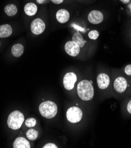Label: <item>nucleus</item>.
I'll use <instances>...</instances> for the list:
<instances>
[{
	"label": "nucleus",
	"mask_w": 131,
	"mask_h": 148,
	"mask_svg": "<svg viewBox=\"0 0 131 148\" xmlns=\"http://www.w3.org/2000/svg\"><path fill=\"white\" fill-rule=\"evenodd\" d=\"M25 125L28 127H33L36 126L37 122L36 120L34 118H29L25 121Z\"/></svg>",
	"instance_id": "obj_19"
},
{
	"label": "nucleus",
	"mask_w": 131,
	"mask_h": 148,
	"mask_svg": "<svg viewBox=\"0 0 131 148\" xmlns=\"http://www.w3.org/2000/svg\"><path fill=\"white\" fill-rule=\"evenodd\" d=\"M4 11L7 16L12 17L17 14V8L14 4H8L4 8Z\"/></svg>",
	"instance_id": "obj_17"
},
{
	"label": "nucleus",
	"mask_w": 131,
	"mask_h": 148,
	"mask_svg": "<svg viewBox=\"0 0 131 148\" xmlns=\"http://www.w3.org/2000/svg\"><path fill=\"white\" fill-rule=\"evenodd\" d=\"M64 49L67 54L72 57L77 56L80 51V46L76 42L72 40L67 41L66 43Z\"/></svg>",
	"instance_id": "obj_7"
},
{
	"label": "nucleus",
	"mask_w": 131,
	"mask_h": 148,
	"mask_svg": "<svg viewBox=\"0 0 131 148\" xmlns=\"http://www.w3.org/2000/svg\"><path fill=\"white\" fill-rule=\"evenodd\" d=\"M120 1L123 4H128L130 3V0H120Z\"/></svg>",
	"instance_id": "obj_25"
},
{
	"label": "nucleus",
	"mask_w": 131,
	"mask_h": 148,
	"mask_svg": "<svg viewBox=\"0 0 131 148\" xmlns=\"http://www.w3.org/2000/svg\"><path fill=\"white\" fill-rule=\"evenodd\" d=\"M89 21L93 24H99L104 21V16L103 13L99 10L91 11L87 17Z\"/></svg>",
	"instance_id": "obj_8"
},
{
	"label": "nucleus",
	"mask_w": 131,
	"mask_h": 148,
	"mask_svg": "<svg viewBox=\"0 0 131 148\" xmlns=\"http://www.w3.org/2000/svg\"><path fill=\"white\" fill-rule=\"evenodd\" d=\"M97 84L100 89H106L110 84V78L109 76L106 73H100L97 77Z\"/></svg>",
	"instance_id": "obj_10"
},
{
	"label": "nucleus",
	"mask_w": 131,
	"mask_h": 148,
	"mask_svg": "<svg viewBox=\"0 0 131 148\" xmlns=\"http://www.w3.org/2000/svg\"><path fill=\"white\" fill-rule=\"evenodd\" d=\"M128 8H129V11H130V13H131V3H130V4H129V5H128Z\"/></svg>",
	"instance_id": "obj_27"
},
{
	"label": "nucleus",
	"mask_w": 131,
	"mask_h": 148,
	"mask_svg": "<svg viewBox=\"0 0 131 148\" xmlns=\"http://www.w3.org/2000/svg\"><path fill=\"white\" fill-rule=\"evenodd\" d=\"M127 110L130 114H131V100L128 102L127 105Z\"/></svg>",
	"instance_id": "obj_23"
},
{
	"label": "nucleus",
	"mask_w": 131,
	"mask_h": 148,
	"mask_svg": "<svg viewBox=\"0 0 131 148\" xmlns=\"http://www.w3.org/2000/svg\"><path fill=\"white\" fill-rule=\"evenodd\" d=\"M115 90L119 93H123L128 86L127 80L123 77H118L116 78L114 82Z\"/></svg>",
	"instance_id": "obj_9"
},
{
	"label": "nucleus",
	"mask_w": 131,
	"mask_h": 148,
	"mask_svg": "<svg viewBox=\"0 0 131 148\" xmlns=\"http://www.w3.org/2000/svg\"><path fill=\"white\" fill-rule=\"evenodd\" d=\"M37 6L32 3L27 4L24 7V12L29 16H33L37 12Z\"/></svg>",
	"instance_id": "obj_14"
},
{
	"label": "nucleus",
	"mask_w": 131,
	"mask_h": 148,
	"mask_svg": "<svg viewBox=\"0 0 131 148\" xmlns=\"http://www.w3.org/2000/svg\"><path fill=\"white\" fill-rule=\"evenodd\" d=\"M24 53V47L20 44H16L11 49L12 54L16 57H20Z\"/></svg>",
	"instance_id": "obj_15"
},
{
	"label": "nucleus",
	"mask_w": 131,
	"mask_h": 148,
	"mask_svg": "<svg viewBox=\"0 0 131 148\" xmlns=\"http://www.w3.org/2000/svg\"><path fill=\"white\" fill-rule=\"evenodd\" d=\"M46 1V0H37V2L38 4H43V3H45Z\"/></svg>",
	"instance_id": "obj_26"
},
{
	"label": "nucleus",
	"mask_w": 131,
	"mask_h": 148,
	"mask_svg": "<svg viewBox=\"0 0 131 148\" xmlns=\"http://www.w3.org/2000/svg\"><path fill=\"white\" fill-rule=\"evenodd\" d=\"M125 73L126 75L131 76V64H128L125 67Z\"/></svg>",
	"instance_id": "obj_21"
},
{
	"label": "nucleus",
	"mask_w": 131,
	"mask_h": 148,
	"mask_svg": "<svg viewBox=\"0 0 131 148\" xmlns=\"http://www.w3.org/2000/svg\"><path fill=\"white\" fill-rule=\"evenodd\" d=\"M76 81L77 76L76 74L73 72H69L64 76L63 86L66 90H71L74 88Z\"/></svg>",
	"instance_id": "obj_5"
},
{
	"label": "nucleus",
	"mask_w": 131,
	"mask_h": 148,
	"mask_svg": "<svg viewBox=\"0 0 131 148\" xmlns=\"http://www.w3.org/2000/svg\"><path fill=\"white\" fill-rule=\"evenodd\" d=\"M88 36L90 39L96 40L99 36V33L97 30H92L89 33Z\"/></svg>",
	"instance_id": "obj_20"
},
{
	"label": "nucleus",
	"mask_w": 131,
	"mask_h": 148,
	"mask_svg": "<svg viewBox=\"0 0 131 148\" xmlns=\"http://www.w3.org/2000/svg\"><path fill=\"white\" fill-rule=\"evenodd\" d=\"M12 29L9 24L0 25V38H6L11 35Z\"/></svg>",
	"instance_id": "obj_13"
},
{
	"label": "nucleus",
	"mask_w": 131,
	"mask_h": 148,
	"mask_svg": "<svg viewBox=\"0 0 131 148\" xmlns=\"http://www.w3.org/2000/svg\"><path fill=\"white\" fill-rule=\"evenodd\" d=\"M70 18V13L65 9L58 10L56 13V19L60 23H66Z\"/></svg>",
	"instance_id": "obj_11"
},
{
	"label": "nucleus",
	"mask_w": 131,
	"mask_h": 148,
	"mask_svg": "<svg viewBox=\"0 0 131 148\" xmlns=\"http://www.w3.org/2000/svg\"><path fill=\"white\" fill-rule=\"evenodd\" d=\"M26 135L29 140H34L38 137V132L33 129H30L27 132Z\"/></svg>",
	"instance_id": "obj_18"
},
{
	"label": "nucleus",
	"mask_w": 131,
	"mask_h": 148,
	"mask_svg": "<svg viewBox=\"0 0 131 148\" xmlns=\"http://www.w3.org/2000/svg\"><path fill=\"white\" fill-rule=\"evenodd\" d=\"M43 148H57L58 147L56 145L53 143H49L46 145H45L43 147Z\"/></svg>",
	"instance_id": "obj_22"
},
{
	"label": "nucleus",
	"mask_w": 131,
	"mask_h": 148,
	"mask_svg": "<svg viewBox=\"0 0 131 148\" xmlns=\"http://www.w3.org/2000/svg\"><path fill=\"white\" fill-rule=\"evenodd\" d=\"M39 111L42 116L47 119H51L57 113V106L52 101H45L40 105Z\"/></svg>",
	"instance_id": "obj_2"
},
{
	"label": "nucleus",
	"mask_w": 131,
	"mask_h": 148,
	"mask_svg": "<svg viewBox=\"0 0 131 148\" xmlns=\"http://www.w3.org/2000/svg\"><path fill=\"white\" fill-rule=\"evenodd\" d=\"M72 41H75V42H76L78 45L80 46V47H83L84 46L85 43L86 42V41L84 40L82 34L80 33H75L74 34V35L73 36V37H72Z\"/></svg>",
	"instance_id": "obj_16"
},
{
	"label": "nucleus",
	"mask_w": 131,
	"mask_h": 148,
	"mask_svg": "<svg viewBox=\"0 0 131 148\" xmlns=\"http://www.w3.org/2000/svg\"><path fill=\"white\" fill-rule=\"evenodd\" d=\"M0 46H1V44H0Z\"/></svg>",
	"instance_id": "obj_28"
},
{
	"label": "nucleus",
	"mask_w": 131,
	"mask_h": 148,
	"mask_svg": "<svg viewBox=\"0 0 131 148\" xmlns=\"http://www.w3.org/2000/svg\"><path fill=\"white\" fill-rule=\"evenodd\" d=\"M51 2L56 4H60L63 2L64 0H51Z\"/></svg>",
	"instance_id": "obj_24"
},
{
	"label": "nucleus",
	"mask_w": 131,
	"mask_h": 148,
	"mask_svg": "<svg viewBox=\"0 0 131 148\" xmlns=\"http://www.w3.org/2000/svg\"><path fill=\"white\" fill-rule=\"evenodd\" d=\"M83 116L82 110L76 106L70 108L66 113V117L67 121L72 123H76L79 122Z\"/></svg>",
	"instance_id": "obj_4"
},
{
	"label": "nucleus",
	"mask_w": 131,
	"mask_h": 148,
	"mask_svg": "<svg viewBox=\"0 0 131 148\" xmlns=\"http://www.w3.org/2000/svg\"><path fill=\"white\" fill-rule=\"evenodd\" d=\"M14 148H30V145L29 142L23 137L17 138L13 143Z\"/></svg>",
	"instance_id": "obj_12"
},
{
	"label": "nucleus",
	"mask_w": 131,
	"mask_h": 148,
	"mask_svg": "<svg viewBox=\"0 0 131 148\" xmlns=\"http://www.w3.org/2000/svg\"><path fill=\"white\" fill-rule=\"evenodd\" d=\"M77 92L82 100H91L94 96V88L92 82L87 80H83L79 82L77 86Z\"/></svg>",
	"instance_id": "obj_1"
},
{
	"label": "nucleus",
	"mask_w": 131,
	"mask_h": 148,
	"mask_svg": "<svg viewBox=\"0 0 131 148\" xmlns=\"http://www.w3.org/2000/svg\"><path fill=\"white\" fill-rule=\"evenodd\" d=\"M46 24L41 19L34 20L31 24V31L35 35H40L45 30Z\"/></svg>",
	"instance_id": "obj_6"
},
{
	"label": "nucleus",
	"mask_w": 131,
	"mask_h": 148,
	"mask_svg": "<svg viewBox=\"0 0 131 148\" xmlns=\"http://www.w3.org/2000/svg\"><path fill=\"white\" fill-rule=\"evenodd\" d=\"M24 121L23 114L19 110L11 112L7 120L8 127L12 130H17L21 127Z\"/></svg>",
	"instance_id": "obj_3"
}]
</instances>
